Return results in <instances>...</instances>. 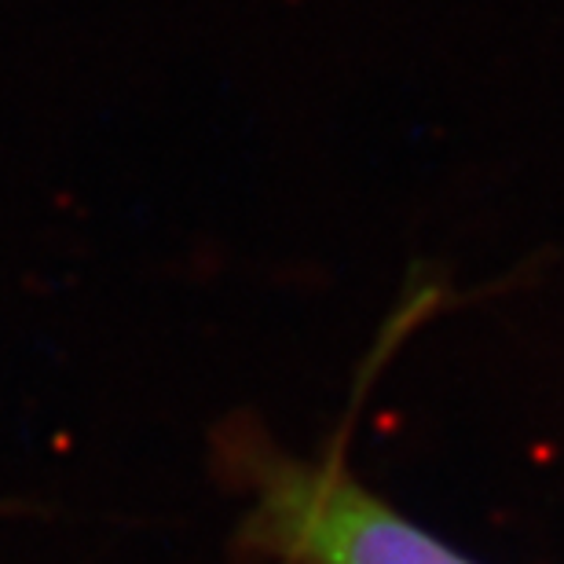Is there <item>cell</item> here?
Segmentation results:
<instances>
[{
	"instance_id": "cell-1",
	"label": "cell",
	"mask_w": 564,
	"mask_h": 564,
	"mask_svg": "<svg viewBox=\"0 0 564 564\" xmlns=\"http://www.w3.org/2000/svg\"><path fill=\"white\" fill-rule=\"evenodd\" d=\"M242 546L272 564H477L440 543L334 462L242 447Z\"/></svg>"
}]
</instances>
